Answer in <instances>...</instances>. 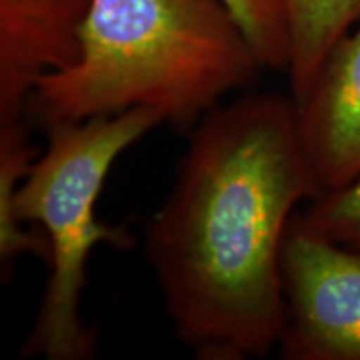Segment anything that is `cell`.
Instances as JSON below:
<instances>
[{
    "mask_svg": "<svg viewBox=\"0 0 360 360\" xmlns=\"http://www.w3.org/2000/svg\"><path fill=\"white\" fill-rule=\"evenodd\" d=\"M147 262L177 339L204 360L262 359L285 323L282 250L305 200L323 193L292 97L242 92L195 124Z\"/></svg>",
    "mask_w": 360,
    "mask_h": 360,
    "instance_id": "cell-1",
    "label": "cell"
},
{
    "mask_svg": "<svg viewBox=\"0 0 360 360\" xmlns=\"http://www.w3.org/2000/svg\"><path fill=\"white\" fill-rule=\"evenodd\" d=\"M79 42L77 58L27 101L25 119L44 132L134 109L191 132L264 70L220 0H92Z\"/></svg>",
    "mask_w": 360,
    "mask_h": 360,
    "instance_id": "cell-2",
    "label": "cell"
},
{
    "mask_svg": "<svg viewBox=\"0 0 360 360\" xmlns=\"http://www.w3.org/2000/svg\"><path fill=\"white\" fill-rule=\"evenodd\" d=\"M249 40L264 69L287 74L289 25L282 0H220Z\"/></svg>",
    "mask_w": 360,
    "mask_h": 360,
    "instance_id": "cell-8",
    "label": "cell"
},
{
    "mask_svg": "<svg viewBox=\"0 0 360 360\" xmlns=\"http://www.w3.org/2000/svg\"><path fill=\"white\" fill-rule=\"evenodd\" d=\"M283 360H360V250L292 219L282 250Z\"/></svg>",
    "mask_w": 360,
    "mask_h": 360,
    "instance_id": "cell-4",
    "label": "cell"
},
{
    "mask_svg": "<svg viewBox=\"0 0 360 360\" xmlns=\"http://www.w3.org/2000/svg\"><path fill=\"white\" fill-rule=\"evenodd\" d=\"M297 127L323 192L360 177V25L339 40L297 105Z\"/></svg>",
    "mask_w": 360,
    "mask_h": 360,
    "instance_id": "cell-6",
    "label": "cell"
},
{
    "mask_svg": "<svg viewBox=\"0 0 360 360\" xmlns=\"http://www.w3.org/2000/svg\"><path fill=\"white\" fill-rule=\"evenodd\" d=\"M92 0H0V125L25 119L35 84L79 56Z\"/></svg>",
    "mask_w": 360,
    "mask_h": 360,
    "instance_id": "cell-5",
    "label": "cell"
},
{
    "mask_svg": "<svg viewBox=\"0 0 360 360\" xmlns=\"http://www.w3.org/2000/svg\"><path fill=\"white\" fill-rule=\"evenodd\" d=\"M297 222L327 240L360 250V177L309 202Z\"/></svg>",
    "mask_w": 360,
    "mask_h": 360,
    "instance_id": "cell-9",
    "label": "cell"
},
{
    "mask_svg": "<svg viewBox=\"0 0 360 360\" xmlns=\"http://www.w3.org/2000/svg\"><path fill=\"white\" fill-rule=\"evenodd\" d=\"M160 115L134 109L45 130L47 147L22 139L0 143V272L12 276L22 255L47 259L37 317L19 350L24 359L89 360L97 337L80 317L87 264L98 244L130 250L124 225L98 222L96 204L122 152L162 125Z\"/></svg>",
    "mask_w": 360,
    "mask_h": 360,
    "instance_id": "cell-3",
    "label": "cell"
},
{
    "mask_svg": "<svg viewBox=\"0 0 360 360\" xmlns=\"http://www.w3.org/2000/svg\"><path fill=\"white\" fill-rule=\"evenodd\" d=\"M289 25L290 97L300 105L322 65L350 27L360 20V0H282Z\"/></svg>",
    "mask_w": 360,
    "mask_h": 360,
    "instance_id": "cell-7",
    "label": "cell"
}]
</instances>
